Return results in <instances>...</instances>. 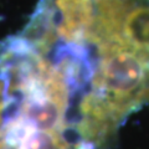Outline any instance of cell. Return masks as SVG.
Returning <instances> with one entry per match:
<instances>
[{"instance_id": "cell-1", "label": "cell", "mask_w": 149, "mask_h": 149, "mask_svg": "<svg viewBox=\"0 0 149 149\" xmlns=\"http://www.w3.org/2000/svg\"><path fill=\"white\" fill-rule=\"evenodd\" d=\"M26 120L39 130H52L61 119V108L50 98H34L25 108Z\"/></svg>"}, {"instance_id": "cell-2", "label": "cell", "mask_w": 149, "mask_h": 149, "mask_svg": "<svg viewBox=\"0 0 149 149\" xmlns=\"http://www.w3.org/2000/svg\"><path fill=\"white\" fill-rule=\"evenodd\" d=\"M20 149H57L56 138L45 130L34 132L32 128L20 141Z\"/></svg>"}]
</instances>
